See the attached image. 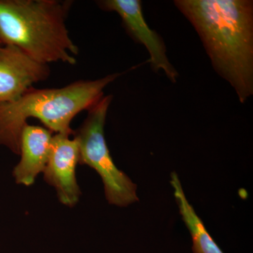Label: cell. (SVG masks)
Here are the masks:
<instances>
[{
  "label": "cell",
  "instance_id": "obj_1",
  "mask_svg": "<svg viewBox=\"0 0 253 253\" xmlns=\"http://www.w3.org/2000/svg\"><path fill=\"white\" fill-rule=\"evenodd\" d=\"M217 74L244 104L253 94V1L175 0Z\"/></svg>",
  "mask_w": 253,
  "mask_h": 253
},
{
  "label": "cell",
  "instance_id": "obj_2",
  "mask_svg": "<svg viewBox=\"0 0 253 253\" xmlns=\"http://www.w3.org/2000/svg\"><path fill=\"white\" fill-rule=\"evenodd\" d=\"M123 73L94 81H78L60 88L32 87L16 101L0 104V145L20 154V141L28 118L41 121L51 132L73 135V118L99 101L104 90Z\"/></svg>",
  "mask_w": 253,
  "mask_h": 253
},
{
  "label": "cell",
  "instance_id": "obj_3",
  "mask_svg": "<svg viewBox=\"0 0 253 253\" xmlns=\"http://www.w3.org/2000/svg\"><path fill=\"white\" fill-rule=\"evenodd\" d=\"M71 4L58 0H0V42L44 64L76 65L79 49L66 23Z\"/></svg>",
  "mask_w": 253,
  "mask_h": 253
},
{
  "label": "cell",
  "instance_id": "obj_4",
  "mask_svg": "<svg viewBox=\"0 0 253 253\" xmlns=\"http://www.w3.org/2000/svg\"><path fill=\"white\" fill-rule=\"evenodd\" d=\"M112 100V95L104 96L88 110L86 119L73 136L79 147L80 164L93 168L101 176L108 202L126 207L139 198L136 184L113 162L105 139V123Z\"/></svg>",
  "mask_w": 253,
  "mask_h": 253
},
{
  "label": "cell",
  "instance_id": "obj_5",
  "mask_svg": "<svg viewBox=\"0 0 253 253\" xmlns=\"http://www.w3.org/2000/svg\"><path fill=\"white\" fill-rule=\"evenodd\" d=\"M96 3L100 9L119 15L126 33L147 49L150 55L148 61L153 71H164L169 81L176 83L179 73L169 62L163 38L146 23L140 0H101Z\"/></svg>",
  "mask_w": 253,
  "mask_h": 253
},
{
  "label": "cell",
  "instance_id": "obj_6",
  "mask_svg": "<svg viewBox=\"0 0 253 253\" xmlns=\"http://www.w3.org/2000/svg\"><path fill=\"white\" fill-rule=\"evenodd\" d=\"M49 75L47 64L35 61L16 46H0V104L19 99Z\"/></svg>",
  "mask_w": 253,
  "mask_h": 253
},
{
  "label": "cell",
  "instance_id": "obj_7",
  "mask_svg": "<svg viewBox=\"0 0 253 253\" xmlns=\"http://www.w3.org/2000/svg\"><path fill=\"white\" fill-rule=\"evenodd\" d=\"M70 136L62 134L52 136L49 159L43 172L44 180L56 190L60 202L73 207L81 195L76 175L79 147L77 140Z\"/></svg>",
  "mask_w": 253,
  "mask_h": 253
},
{
  "label": "cell",
  "instance_id": "obj_8",
  "mask_svg": "<svg viewBox=\"0 0 253 253\" xmlns=\"http://www.w3.org/2000/svg\"><path fill=\"white\" fill-rule=\"evenodd\" d=\"M42 126H23L20 141L21 160L13 170L18 184L30 186L41 172H44L51 149L52 134Z\"/></svg>",
  "mask_w": 253,
  "mask_h": 253
},
{
  "label": "cell",
  "instance_id": "obj_9",
  "mask_svg": "<svg viewBox=\"0 0 253 253\" xmlns=\"http://www.w3.org/2000/svg\"><path fill=\"white\" fill-rule=\"evenodd\" d=\"M171 185L183 221L192 238L194 253H224L205 227L204 222L189 204L176 172L171 174Z\"/></svg>",
  "mask_w": 253,
  "mask_h": 253
},
{
  "label": "cell",
  "instance_id": "obj_10",
  "mask_svg": "<svg viewBox=\"0 0 253 253\" xmlns=\"http://www.w3.org/2000/svg\"><path fill=\"white\" fill-rule=\"evenodd\" d=\"M2 45V44H1V42H0V46Z\"/></svg>",
  "mask_w": 253,
  "mask_h": 253
}]
</instances>
